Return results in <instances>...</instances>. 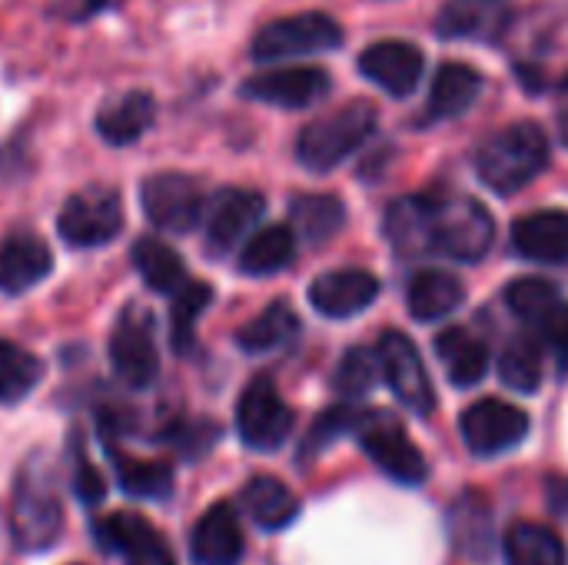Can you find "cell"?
<instances>
[{"mask_svg": "<svg viewBox=\"0 0 568 565\" xmlns=\"http://www.w3.org/2000/svg\"><path fill=\"white\" fill-rule=\"evenodd\" d=\"M386 236L409 256L436 253L459 263H479L493 250L496 223L469 193H419L389 206Z\"/></svg>", "mask_w": 568, "mask_h": 565, "instance_id": "6da1fadb", "label": "cell"}, {"mask_svg": "<svg viewBox=\"0 0 568 565\" xmlns=\"http://www.w3.org/2000/svg\"><path fill=\"white\" fill-rule=\"evenodd\" d=\"M549 157L546 130L532 120H516L483 140L476 150V176L499 196H513L546 173Z\"/></svg>", "mask_w": 568, "mask_h": 565, "instance_id": "7a4b0ae2", "label": "cell"}, {"mask_svg": "<svg viewBox=\"0 0 568 565\" xmlns=\"http://www.w3.org/2000/svg\"><path fill=\"white\" fill-rule=\"evenodd\" d=\"M10 539L20 553H43L63 533V503L57 496V483L47 466L27 463L17 473L10 493Z\"/></svg>", "mask_w": 568, "mask_h": 565, "instance_id": "3957f363", "label": "cell"}, {"mask_svg": "<svg viewBox=\"0 0 568 565\" xmlns=\"http://www.w3.org/2000/svg\"><path fill=\"white\" fill-rule=\"evenodd\" d=\"M376 107L366 100L343 103L333 113L310 120L296 137V160L310 173H329L343 167L373 133H376Z\"/></svg>", "mask_w": 568, "mask_h": 565, "instance_id": "277c9868", "label": "cell"}, {"mask_svg": "<svg viewBox=\"0 0 568 565\" xmlns=\"http://www.w3.org/2000/svg\"><path fill=\"white\" fill-rule=\"evenodd\" d=\"M339 43H343L339 23L329 13L306 10V13H293V17H280V20L266 23L253 37L250 53L256 63H286V60L336 50Z\"/></svg>", "mask_w": 568, "mask_h": 565, "instance_id": "5b68a950", "label": "cell"}, {"mask_svg": "<svg viewBox=\"0 0 568 565\" xmlns=\"http://www.w3.org/2000/svg\"><path fill=\"white\" fill-rule=\"evenodd\" d=\"M356 440L363 453L399 486H419L429 476V463L423 450L409 440L403 423L389 413H363L356 426Z\"/></svg>", "mask_w": 568, "mask_h": 565, "instance_id": "8992f818", "label": "cell"}, {"mask_svg": "<svg viewBox=\"0 0 568 565\" xmlns=\"http://www.w3.org/2000/svg\"><path fill=\"white\" fill-rule=\"evenodd\" d=\"M110 363L113 373L130 390H150L160 376V350L153 333V316L146 306L130 303L120 310L110 333Z\"/></svg>", "mask_w": 568, "mask_h": 565, "instance_id": "52a82bcc", "label": "cell"}, {"mask_svg": "<svg viewBox=\"0 0 568 565\" xmlns=\"http://www.w3.org/2000/svg\"><path fill=\"white\" fill-rule=\"evenodd\" d=\"M123 230V203L120 193L110 186H87L77 190L57 216V233L67 246L93 250L116 240Z\"/></svg>", "mask_w": 568, "mask_h": 565, "instance_id": "ba28073f", "label": "cell"}, {"mask_svg": "<svg viewBox=\"0 0 568 565\" xmlns=\"http://www.w3.org/2000/svg\"><path fill=\"white\" fill-rule=\"evenodd\" d=\"M376 360H379V373H383L386 386L409 413L429 416L436 410V386L429 380V370H426L416 343L406 333L386 330L376 343Z\"/></svg>", "mask_w": 568, "mask_h": 565, "instance_id": "9c48e42d", "label": "cell"}, {"mask_svg": "<svg viewBox=\"0 0 568 565\" xmlns=\"http://www.w3.org/2000/svg\"><path fill=\"white\" fill-rule=\"evenodd\" d=\"M293 423H296V416L270 376H256L243 390V396L236 403V433L246 450H256V453L280 450L290 440Z\"/></svg>", "mask_w": 568, "mask_h": 565, "instance_id": "30bf717a", "label": "cell"}, {"mask_svg": "<svg viewBox=\"0 0 568 565\" xmlns=\"http://www.w3.org/2000/svg\"><path fill=\"white\" fill-rule=\"evenodd\" d=\"M140 206L146 220L163 233H190L203 213L206 200L193 176L183 173H153L140 186Z\"/></svg>", "mask_w": 568, "mask_h": 565, "instance_id": "8fae6325", "label": "cell"}, {"mask_svg": "<svg viewBox=\"0 0 568 565\" xmlns=\"http://www.w3.org/2000/svg\"><path fill=\"white\" fill-rule=\"evenodd\" d=\"M459 433L469 453L493 460L516 450L529 436V416L506 400H479L459 416Z\"/></svg>", "mask_w": 568, "mask_h": 565, "instance_id": "7c38bea8", "label": "cell"}, {"mask_svg": "<svg viewBox=\"0 0 568 565\" xmlns=\"http://www.w3.org/2000/svg\"><path fill=\"white\" fill-rule=\"evenodd\" d=\"M266 213V200L256 190H243V186H226L220 190L203 213L206 223V250L213 256H226L236 246H243L250 240V233L256 230V223Z\"/></svg>", "mask_w": 568, "mask_h": 565, "instance_id": "4fadbf2b", "label": "cell"}, {"mask_svg": "<svg viewBox=\"0 0 568 565\" xmlns=\"http://www.w3.org/2000/svg\"><path fill=\"white\" fill-rule=\"evenodd\" d=\"M329 73L323 67H280L256 73L243 83V97L280 107V110H310L329 93Z\"/></svg>", "mask_w": 568, "mask_h": 565, "instance_id": "5bb4252c", "label": "cell"}, {"mask_svg": "<svg viewBox=\"0 0 568 565\" xmlns=\"http://www.w3.org/2000/svg\"><path fill=\"white\" fill-rule=\"evenodd\" d=\"M379 300V276L359 266H343L310 283V303L326 320H349Z\"/></svg>", "mask_w": 568, "mask_h": 565, "instance_id": "9a60e30c", "label": "cell"}, {"mask_svg": "<svg viewBox=\"0 0 568 565\" xmlns=\"http://www.w3.org/2000/svg\"><path fill=\"white\" fill-rule=\"evenodd\" d=\"M513 23L509 0H446L436 13V33L443 40L496 43Z\"/></svg>", "mask_w": 568, "mask_h": 565, "instance_id": "2e32d148", "label": "cell"}, {"mask_svg": "<svg viewBox=\"0 0 568 565\" xmlns=\"http://www.w3.org/2000/svg\"><path fill=\"white\" fill-rule=\"evenodd\" d=\"M93 536L106 553H120L126 565H176L166 539L136 513H110L93 526Z\"/></svg>", "mask_w": 568, "mask_h": 565, "instance_id": "e0dca14e", "label": "cell"}, {"mask_svg": "<svg viewBox=\"0 0 568 565\" xmlns=\"http://www.w3.org/2000/svg\"><path fill=\"white\" fill-rule=\"evenodd\" d=\"M423 50L406 40H379L359 53V73L389 97H409L423 80Z\"/></svg>", "mask_w": 568, "mask_h": 565, "instance_id": "ac0fdd59", "label": "cell"}, {"mask_svg": "<svg viewBox=\"0 0 568 565\" xmlns=\"http://www.w3.org/2000/svg\"><path fill=\"white\" fill-rule=\"evenodd\" d=\"M243 549V526L230 503L210 506L190 533V559L196 565H240Z\"/></svg>", "mask_w": 568, "mask_h": 565, "instance_id": "d6986e66", "label": "cell"}, {"mask_svg": "<svg viewBox=\"0 0 568 565\" xmlns=\"http://www.w3.org/2000/svg\"><path fill=\"white\" fill-rule=\"evenodd\" d=\"M513 250L539 266L568 263V210H536L513 223Z\"/></svg>", "mask_w": 568, "mask_h": 565, "instance_id": "ffe728a7", "label": "cell"}, {"mask_svg": "<svg viewBox=\"0 0 568 565\" xmlns=\"http://www.w3.org/2000/svg\"><path fill=\"white\" fill-rule=\"evenodd\" d=\"M53 270V253L37 233H10L0 243V293L20 296L43 283Z\"/></svg>", "mask_w": 568, "mask_h": 565, "instance_id": "44dd1931", "label": "cell"}, {"mask_svg": "<svg viewBox=\"0 0 568 565\" xmlns=\"http://www.w3.org/2000/svg\"><path fill=\"white\" fill-rule=\"evenodd\" d=\"M156 120V100L146 90H126L110 97L97 110V137L110 147H130L136 143Z\"/></svg>", "mask_w": 568, "mask_h": 565, "instance_id": "7402d4cb", "label": "cell"}, {"mask_svg": "<svg viewBox=\"0 0 568 565\" xmlns=\"http://www.w3.org/2000/svg\"><path fill=\"white\" fill-rule=\"evenodd\" d=\"M466 300V286L449 270H419L406 286V310L416 323H439Z\"/></svg>", "mask_w": 568, "mask_h": 565, "instance_id": "603a6c76", "label": "cell"}, {"mask_svg": "<svg viewBox=\"0 0 568 565\" xmlns=\"http://www.w3.org/2000/svg\"><path fill=\"white\" fill-rule=\"evenodd\" d=\"M240 503L246 509V516L263 529V533H280L286 526H293V519L300 516V500L296 493L276 480V476H253L243 493Z\"/></svg>", "mask_w": 568, "mask_h": 565, "instance_id": "cb8c5ba5", "label": "cell"}, {"mask_svg": "<svg viewBox=\"0 0 568 565\" xmlns=\"http://www.w3.org/2000/svg\"><path fill=\"white\" fill-rule=\"evenodd\" d=\"M436 356L443 360V370L449 376L453 386L469 390L476 383H483V376L489 373V350L479 336H473L463 326H449L436 336Z\"/></svg>", "mask_w": 568, "mask_h": 565, "instance_id": "d4e9b609", "label": "cell"}, {"mask_svg": "<svg viewBox=\"0 0 568 565\" xmlns=\"http://www.w3.org/2000/svg\"><path fill=\"white\" fill-rule=\"evenodd\" d=\"M483 73L469 63H443L429 87V117L456 120L463 117L483 93Z\"/></svg>", "mask_w": 568, "mask_h": 565, "instance_id": "484cf974", "label": "cell"}, {"mask_svg": "<svg viewBox=\"0 0 568 565\" xmlns=\"http://www.w3.org/2000/svg\"><path fill=\"white\" fill-rule=\"evenodd\" d=\"M296 246L300 236L293 233V226H263L256 233H250V240L240 246V273L243 276H273L283 273L293 260H296Z\"/></svg>", "mask_w": 568, "mask_h": 565, "instance_id": "4316f807", "label": "cell"}, {"mask_svg": "<svg viewBox=\"0 0 568 565\" xmlns=\"http://www.w3.org/2000/svg\"><path fill=\"white\" fill-rule=\"evenodd\" d=\"M290 223H293V233L303 243L323 246V243H329L343 230L346 206L333 193H303V196H296L290 203Z\"/></svg>", "mask_w": 568, "mask_h": 565, "instance_id": "83f0119b", "label": "cell"}, {"mask_svg": "<svg viewBox=\"0 0 568 565\" xmlns=\"http://www.w3.org/2000/svg\"><path fill=\"white\" fill-rule=\"evenodd\" d=\"M506 565H566L568 553L562 536L546 523H516L503 536Z\"/></svg>", "mask_w": 568, "mask_h": 565, "instance_id": "f1b7e54d", "label": "cell"}, {"mask_svg": "<svg viewBox=\"0 0 568 565\" xmlns=\"http://www.w3.org/2000/svg\"><path fill=\"white\" fill-rule=\"evenodd\" d=\"M296 336H300L296 310L290 303L276 300L236 333V346L250 356H263V353H276V350L290 346Z\"/></svg>", "mask_w": 568, "mask_h": 565, "instance_id": "f546056e", "label": "cell"}, {"mask_svg": "<svg viewBox=\"0 0 568 565\" xmlns=\"http://www.w3.org/2000/svg\"><path fill=\"white\" fill-rule=\"evenodd\" d=\"M133 266H136V273H140V280L153 290V293H163V296H173L190 276H186V263H183V256L170 246V243H163V240H156V236H140L136 243H133Z\"/></svg>", "mask_w": 568, "mask_h": 565, "instance_id": "4dcf8cb0", "label": "cell"}, {"mask_svg": "<svg viewBox=\"0 0 568 565\" xmlns=\"http://www.w3.org/2000/svg\"><path fill=\"white\" fill-rule=\"evenodd\" d=\"M116 466V483L126 496L136 500H166L173 493V470L156 460H136L126 453L110 450Z\"/></svg>", "mask_w": 568, "mask_h": 565, "instance_id": "1f68e13d", "label": "cell"}, {"mask_svg": "<svg viewBox=\"0 0 568 565\" xmlns=\"http://www.w3.org/2000/svg\"><path fill=\"white\" fill-rule=\"evenodd\" d=\"M40 380H43V363L30 350L0 336V406H13L27 400Z\"/></svg>", "mask_w": 568, "mask_h": 565, "instance_id": "d6a6232c", "label": "cell"}, {"mask_svg": "<svg viewBox=\"0 0 568 565\" xmlns=\"http://www.w3.org/2000/svg\"><path fill=\"white\" fill-rule=\"evenodd\" d=\"M213 303V290L200 280H186L170 296V343L176 353H190L196 340V320Z\"/></svg>", "mask_w": 568, "mask_h": 565, "instance_id": "836d02e7", "label": "cell"}, {"mask_svg": "<svg viewBox=\"0 0 568 565\" xmlns=\"http://www.w3.org/2000/svg\"><path fill=\"white\" fill-rule=\"evenodd\" d=\"M503 300H506V306H509L523 323L539 326V330H542V326L549 323V316L562 306L559 290H556L549 280H542V276H523V280H513V283L506 286Z\"/></svg>", "mask_w": 568, "mask_h": 565, "instance_id": "e575fe53", "label": "cell"}, {"mask_svg": "<svg viewBox=\"0 0 568 565\" xmlns=\"http://www.w3.org/2000/svg\"><path fill=\"white\" fill-rule=\"evenodd\" d=\"M499 380L516 393H536L542 386V343L516 340L499 356Z\"/></svg>", "mask_w": 568, "mask_h": 565, "instance_id": "d590c367", "label": "cell"}, {"mask_svg": "<svg viewBox=\"0 0 568 565\" xmlns=\"http://www.w3.org/2000/svg\"><path fill=\"white\" fill-rule=\"evenodd\" d=\"M379 360L376 353L363 350V346H349L336 366V376H333V386L343 400H359L366 393H373V386L379 383Z\"/></svg>", "mask_w": 568, "mask_h": 565, "instance_id": "8d00e7d4", "label": "cell"}, {"mask_svg": "<svg viewBox=\"0 0 568 565\" xmlns=\"http://www.w3.org/2000/svg\"><path fill=\"white\" fill-rule=\"evenodd\" d=\"M359 420H363V413H359L356 406H349V403H339V406H333V410L320 413V416H316V423L310 426L306 440H303L300 460H313L316 453H323V450H326L329 443H336L339 436L356 433Z\"/></svg>", "mask_w": 568, "mask_h": 565, "instance_id": "74e56055", "label": "cell"}, {"mask_svg": "<svg viewBox=\"0 0 568 565\" xmlns=\"http://www.w3.org/2000/svg\"><path fill=\"white\" fill-rule=\"evenodd\" d=\"M73 443H77V446H73V493L80 496V503L97 506V503H103V496H106L103 473L87 460V453H83V446H80V436H77Z\"/></svg>", "mask_w": 568, "mask_h": 565, "instance_id": "f35d334b", "label": "cell"}, {"mask_svg": "<svg viewBox=\"0 0 568 565\" xmlns=\"http://www.w3.org/2000/svg\"><path fill=\"white\" fill-rule=\"evenodd\" d=\"M539 333H542V340L552 346V353H556V360H559V370L568 373V306L566 303L549 316V323H546Z\"/></svg>", "mask_w": 568, "mask_h": 565, "instance_id": "ab89813d", "label": "cell"}, {"mask_svg": "<svg viewBox=\"0 0 568 565\" xmlns=\"http://www.w3.org/2000/svg\"><path fill=\"white\" fill-rule=\"evenodd\" d=\"M123 0H83V13H103V10H113Z\"/></svg>", "mask_w": 568, "mask_h": 565, "instance_id": "60d3db41", "label": "cell"}]
</instances>
